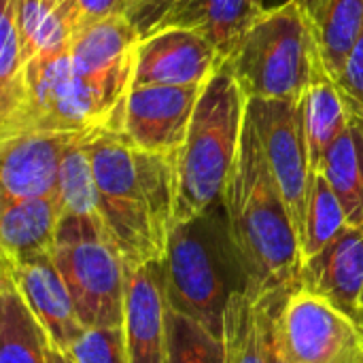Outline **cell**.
I'll use <instances>...</instances> for the list:
<instances>
[{
	"label": "cell",
	"mask_w": 363,
	"mask_h": 363,
	"mask_svg": "<svg viewBox=\"0 0 363 363\" xmlns=\"http://www.w3.org/2000/svg\"><path fill=\"white\" fill-rule=\"evenodd\" d=\"M87 149L98 219L125 266L164 262L174 228L177 155L136 149L106 128L89 134Z\"/></svg>",
	"instance_id": "cell-1"
},
{
	"label": "cell",
	"mask_w": 363,
	"mask_h": 363,
	"mask_svg": "<svg viewBox=\"0 0 363 363\" xmlns=\"http://www.w3.org/2000/svg\"><path fill=\"white\" fill-rule=\"evenodd\" d=\"M221 202L249 291L285 298L300 281V236L249 115Z\"/></svg>",
	"instance_id": "cell-2"
},
{
	"label": "cell",
	"mask_w": 363,
	"mask_h": 363,
	"mask_svg": "<svg viewBox=\"0 0 363 363\" xmlns=\"http://www.w3.org/2000/svg\"><path fill=\"white\" fill-rule=\"evenodd\" d=\"M164 268L168 308L223 336L232 298L249 289L223 202L194 219L174 223Z\"/></svg>",
	"instance_id": "cell-3"
},
{
	"label": "cell",
	"mask_w": 363,
	"mask_h": 363,
	"mask_svg": "<svg viewBox=\"0 0 363 363\" xmlns=\"http://www.w3.org/2000/svg\"><path fill=\"white\" fill-rule=\"evenodd\" d=\"M247 123V98L223 64L202 87L187 138L177 153L174 223L219 204Z\"/></svg>",
	"instance_id": "cell-4"
},
{
	"label": "cell",
	"mask_w": 363,
	"mask_h": 363,
	"mask_svg": "<svg viewBox=\"0 0 363 363\" xmlns=\"http://www.w3.org/2000/svg\"><path fill=\"white\" fill-rule=\"evenodd\" d=\"M319 47L298 2L266 9L223 62L247 100H302Z\"/></svg>",
	"instance_id": "cell-5"
},
{
	"label": "cell",
	"mask_w": 363,
	"mask_h": 363,
	"mask_svg": "<svg viewBox=\"0 0 363 363\" xmlns=\"http://www.w3.org/2000/svg\"><path fill=\"white\" fill-rule=\"evenodd\" d=\"M98 128H111V113L77 72L68 49L30 60L17 89L0 98V138Z\"/></svg>",
	"instance_id": "cell-6"
},
{
	"label": "cell",
	"mask_w": 363,
	"mask_h": 363,
	"mask_svg": "<svg viewBox=\"0 0 363 363\" xmlns=\"http://www.w3.org/2000/svg\"><path fill=\"white\" fill-rule=\"evenodd\" d=\"M51 257L87 330L123 328L128 266L98 215H64Z\"/></svg>",
	"instance_id": "cell-7"
},
{
	"label": "cell",
	"mask_w": 363,
	"mask_h": 363,
	"mask_svg": "<svg viewBox=\"0 0 363 363\" xmlns=\"http://www.w3.org/2000/svg\"><path fill=\"white\" fill-rule=\"evenodd\" d=\"M272 332L291 363H363L362 325L304 287L279 302Z\"/></svg>",
	"instance_id": "cell-8"
},
{
	"label": "cell",
	"mask_w": 363,
	"mask_h": 363,
	"mask_svg": "<svg viewBox=\"0 0 363 363\" xmlns=\"http://www.w3.org/2000/svg\"><path fill=\"white\" fill-rule=\"evenodd\" d=\"M247 115L300 236L313 177L302 100H247Z\"/></svg>",
	"instance_id": "cell-9"
},
{
	"label": "cell",
	"mask_w": 363,
	"mask_h": 363,
	"mask_svg": "<svg viewBox=\"0 0 363 363\" xmlns=\"http://www.w3.org/2000/svg\"><path fill=\"white\" fill-rule=\"evenodd\" d=\"M204 85H132L115 130L143 151L177 155L183 147Z\"/></svg>",
	"instance_id": "cell-10"
},
{
	"label": "cell",
	"mask_w": 363,
	"mask_h": 363,
	"mask_svg": "<svg viewBox=\"0 0 363 363\" xmlns=\"http://www.w3.org/2000/svg\"><path fill=\"white\" fill-rule=\"evenodd\" d=\"M221 66L223 57L204 36L164 28L140 38L132 85H204Z\"/></svg>",
	"instance_id": "cell-11"
},
{
	"label": "cell",
	"mask_w": 363,
	"mask_h": 363,
	"mask_svg": "<svg viewBox=\"0 0 363 363\" xmlns=\"http://www.w3.org/2000/svg\"><path fill=\"white\" fill-rule=\"evenodd\" d=\"M85 132H26L0 138V204L55 194L62 160Z\"/></svg>",
	"instance_id": "cell-12"
},
{
	"label": "cell",
	"mask_w": 363,
	"mask_h": 363,
	"mask_svg": "<svg viewBox=\"0 0 363 363\" xmlns=\"http://www.w3.org/2000/svg\"><path fill=\"white\" fill-rule=\"evenodd\" d=\"M2 268L11 274L21 300L40 323L47 342L60 351H68L87 330L74 308L72 296L51 255L11 264L2 259Z\"/></svg>",
	"instance_id": "cell-13"
},
{
	"label": "cell",
	"mask_w": 363,
	"mask_h": 363,
	"mask_svg": "<svg viewBox=\"0 0 363 363\" xmlns=\"http://www.w3.org/2000/svg\"><path fill=\"white\" fill-rule=\"evenodd\" d=\"M168 300L164 262L128 266L125 345L130 363L168 362Z\"/></svg>",
	"instance_id": "cell-14"
},
{
	"label": "cell",
	"mask_w": 363,
	"mask_h": 363,
	"mask_svg": "<svg viewBox=\"0 0 363 363\" xmlns=\"http://www.w3.org/2000/svg\"><path fill=\"white\" fill-rule=\"evenodd\" d=\"M298 287H304L363 328V225H349L323 253L302 264Z\"/></svg>",
	"instance_id": "cell-15"
},
{
	"label": "cell",
	"mask_w": 363,
	"mask_h": 363,
	"mask_svg": "<svg viewBox=\"0 0 363 363\" xmlns=\"http://www.w3.org/2000/svg\"><path fill=\"white\" fill-rule=\"evenodd\" d=\"M264 11L262 0H170L147 34L164 28L191 30L204 36L225 62Z\"/></svg>",
	"instance_id": "cell-16"
},
{
	"label": "cell",
	"mask_w": 363,
	"mask_h": 363,
	"mask_svg": "<svg viewBox=\"0 0 363 363\" xmlns=\"http://www.w3.org/2000/svg\"><path fill=\"white\" fill-rule=\"evenodd\" d=\"M64 217L57 194L0 204V249L11 264L53 255Z\"/></svg>",
	"instance_id": "cell-17"
},
{
	"label": "cell",
	"mask_w": 363,
	"mask_h": 363,
	"mask_svg": "<svg viewBox=\"0 0 363 363\" xmlns=\"http://www.w3.org/2000/svg\"><path fill=\"white\" fill-rule=\"evenodd\" d=\"M302 106H304V128L308 140L311 168L315 172L319 170L328 149L349 125L353 113V102L328 70L321 51L317 53L311 83L302 96Z\"/></svg>",
	"instance_id": "cell-18"
},
{
	"label": "cell",
	"mask_w": 363,
	"mask_h": 363,
	"mask_svg": "<svg viewBox=\"0 0 363 363\" xmlns=\"http://www.w3.org/2000/svg\"><path fill=\"white\" fill-rule=\"evenodd\" d=\"M281 300L255 298L249 289L232 298L223 321V363H268L274 313Z\"/></svg>",
	"instance_id": "cell-19"
},
{
	"label": "cell",
	"mask_w": 363,
	"mask_h": 363,
	"mask_svg": "<svg viewBox=\"0 0 363 363\" xmlns=\"http://www.w3.org/2000/svg\"><path fill=\"white\" fill-rule=\"evenodd\" d=\"M315 172L328 179L349 217V225H363V113L355 104L349 125Z\"/></svg>",
	"instance_id": "cell-20"
},
{
	"label": "cell",
	"mask_w": 363,
	"mask_h": 363,
	"mask_svg": "<svg viewBox=\"0 0 363 363\" xmlns=\"http://www.w3.org/2000/svg\"><path fill=\"white\" fill-rule=\"evenodd\" d=\"M47 336L21 300L11 274L0 270V363H49Z\"/></svg>",
	"instance_id": "cell-21"
},
{
	"label": "cell",
	"mask_w": 363,
	"mask_h": 363,
	"mask_svg": "<svg viewBox=\"0 0 363 363\" xmlns=\"http://www.w3.org/2000/svg\"><path fill=\"white\" fill-rule=\"evenodd\" d=\"M349 228V217L321 172H313L304 225L300 234L302 264L323 253Z\"/></svg>",
	"instance_id": "cell-22"
},
{
	"label": "cell",
	"mask_w": 363,
	"mask_h": 363,
	"mask_svg": "<svg viewBox=\"0 0 363 363\" xmlns=\"http://www.w3.org/2000/svg\"><path fill=\"white\" fill-rule=\"evenodd\" d=\"M317 47L334 79L363 32V0H328L313 21Z\"/></svg>",
	"instance_id": "cell-23"
},
{
	"label": "cell",
	"mask_w": 363,
	"mask_h": 363,
	"mask_svg": "<svg viewBox=\"0 0 363 363\" xmlns=\"http://www.w3.org/2000/svg\"><path fill=\"white\" fill-rule=\"evenodd\" d=\"M15 17L23 64L68 47L70 34L62 21L57 0H15Z\"/></svg>",
	"instance_id": "cell-24"
},
{
	"label": "cell",
	"mask_w": 363,
	"mask_h": 363,
	"mask_svg": "<svg viewBox=\"0 0 363 363\" xmlns=\"http://www.w3.org/2000/svg\"><path fill=\"white\" fill-rule=\"evenodd\" d=\"M91 132L77 138L62 160L55 194L64 215H98V189L87 149V138Z\"/></svg>",
	"instance_id": "cell-25"
},
{
	"label": "cell",
	"mask_w": 363,
	"mask_h": 363,
	"mask_svg": "<svg viewBox=\"0 0 363 363\" xmlns=\"http://www.w3.org/2000/svg\"><path fill=\"white\" fill-rule=\"evenodd\" d=\"M168 362L166 363H223V336L213 334L194 319L168 308Z\"/></svg>",
	"instance_id": "cell-26"
},
{
	"label": "cell",
	"mask_w": 363,
	"mask_h": 363,
	"mask_svg": "<svg viewBox=\"0 0 363 363\" xmlns=\"http://www.w3.org/2000/svg\"><path fill=\"white\" fill-rule=\"evenodd\" d=\"M74 363H130L123 328H91L66 351Z\"/></svg>",
	"instance_id": "cell-27"
},
{
	"label": "cell",
	"mask_w": 363,
	"mask_h": 363,
	"mask_svg": "<svg viewBox=\"0 0 363 363\" xmlns=\"http://www.w3.org/2000/svg\"><path fill=\"white\" fill-rule=\"evenodd\" d=\"M23 55L15 17V0H2L0 15V96L11 94L23 74Z\"/></svg>",
	"instance_id": "cell-28"
},
{
	"label": "cell",
	"mask_w": 363,
	"mask_h": 363,
	"mask_svg": "<svg viewBox=\"0 0 363 363\" xmlns=\"http://www.w3.org/2000/svg\"><path fill=\"white\" fill-rule=\"evenodd\" d=\"M134 2L136 0H57V9L72 38L87 26H94L115 15H130Z\"/></svg>",
	"instance_id": "cell-29"
},
{
	"label": "cell",
	"mask_w": 363,
	"mask_h": 363,
	"mask_svg": "<svg viewBox=\"0 0 363 363\" xmlns=\"http://www.w3.org/2000/svg\"><path fill=\"white\" fill-rule=\"evenodd\" d=\"M338 85L349 96V100L363 113V32L349 53L342 72L338 74Z\"/></svg>",
	"instance_id": "cell-30"
},
{
	"label": "cell",
	"mask_w": 363,
	"mask_h": 363,
	"mask_svg": "<svg viewBox=\"0 0 363 363\" xmlns=\"http://www.w3.org/2000/svg\"><path fill=\"white\" fill-rule=\"evenodd\" d=\"M170 0H136L134 9L130 11V19L134 21V26L138 28L140 36H145L162 17L164 9L168 6Z\"/></svg>",
	"instance_id": "cell-31"
},
{
	"label": "cell",
	"mask_w": 363,
	"mask_h": 363,
	"mask_svg": "<svg viewBox=\"0 0 363 363\" xmlns=\"http://www.w3.org/2000/svg\"><path fill=\"white\" fill-rule=\"evenodd\" d=\"M266 9H277V6H283V4H289V2H298L302 6V11L308 15L311 21H315L319 17V13L323 11L325 2L328 0H262Z\"/></svg>",
	"instance_id": "cell-32"
},
{
	"label": "cell",
	"mask_w": 363,
	"mask_h": 363,
	"mask_svg": "<svg viewBox=\"0 0 363 363\" xmlns=\"http://www.w3.org/2000/svg\"><path fill=\"white\" fill-rule=\"evenodd\" d=\"M274 325V323H272ZM268 363H291L287 359V355L281 351L277 338H274V332L270 334V345H268Z\"/></svg>",
	"instance_id": "cell-33"
},
{
	"label": "cell",
	"mask_w": 363,
	"mask_h": 363,
	"mask_svg": "<svg viewBox=\"0 0 363 363\" xmlns=\"http://www.w3.org/2000/svg\"><path fill=\"white\" fill-rule=\"evenodd\" d=\"M47 362L49 363H74L70 357H68V353H64V351H60V349H55V347H51V345H47Z\"/></svg>",
	"instance_id": "cell-34"
},
{
	"label": "cell",
	"mask_w": 363,
	"mask_h": 363,
	"mask_svg": "<svg viewBox=\"0 0 363 363\" xmlns=\"http://www.w3.org/2000/svg\"><path fill=\"white\" fill-rule=\"evenodd\" d=\"M134 4H136V2H134Z\"/></svg>",
	"instance_id": "cell-35"
}]
</instances>
